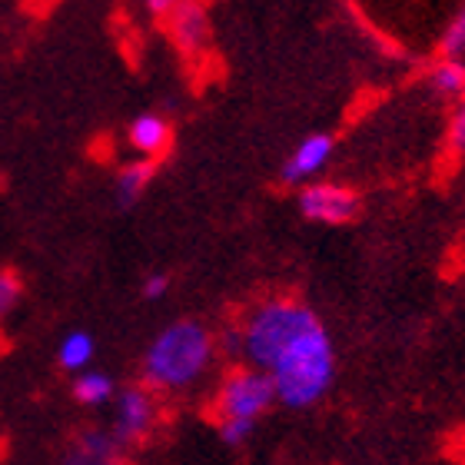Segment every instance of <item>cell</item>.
I'll use <instances>...</instances> for the list:
<instances>
[{
	"label": "cell",
	"instance_id": "9",
	"mask_svg": "<svg viewBox=\"0 0 465 465\" xmlns=\"http://www.w3.org/2000/svg\"><path fill=\"white\" fill-rule=\"evenodd\" d=\"M126 140H130V146L140 153V160H153V156L170 150L173 130H170V124H166V116L140 114L130 120V126H126Z\"/></svg>",
	"mask_w": 465,
	"mask_h": 465
},
{
	"label": "cell",
	"instance_id": "13",
	"mask_svg": "<svg viewBox=\"0 0 465 465\" xmlns=\"http://www.w3.org/2000/svg\"><path fill=\"white\" fill-rule=\"evenodd\" d=\"M429 80H432L436 94H442V97H465V64L459 57L439 60Z\"/></svg>",
	"mask_w": 465,
	"mask_h": 465
},
{
	"label": "cell",
	"instance_id": "4",
	"mask_svg": "<svg viewBox=\"0 0 465 465\" xmlns=\"http://www.w3.org/2000/svg\"><path fill=\"white\" fill-rule=\"evenodd\" d=\"M156 422V402L146 386H126L116 392V416H114V432L110 436L120 446H136L153 432Z\"/></svg>",
	"mask_w": 465,
	"mask_h": 465
},
{
	"label": "cell",
	"instance_id": "5",
	"mask_svg": "<svg viewBox=\"0 0 465 465\" xmlns=\"http://www.w3.org/2000/svg\"><path fill=\"white\" fill-rule=\"evenodd\" d=\"M300 213L312 223L340 226L359 213V196L336 183H310L300 193Z\"/></svg>",
	"mask_w": 465,
	"mask_h": 465
},
{
	"label": "cell",
	"instance_id": "16",
	"mask_svg": "<svg viewBox=\"0 0 465 465\" xmlns=\"http://www.w3.org/2000/svg\"><path fill=\"white\" fill-rule=\"evenodd\" d=\"M252 429H256L252 419H223L220 422V439H223L226 446H242L252 436Z\"/></svg>",
	"mask_w": 465,
	"mask_h": 465
},
{
	"label": "cell",
	"instance_id": "18",
	"mask_svg": "<svg viewBox=\"0 0 465 465\" xmlns=\"http://www.w3.org/2000/svg\"><path fill=\"white\" fill-rule=\"evenodd\" d=\"M449 143H452V150H459V153H465V97H462V104H459L456 116H452V130H449Z\"/></svg>",
	"mask_w": 465,
	"mask_h": 465
},
{
	"label": "cell",
	"instance_id": "1",
	"mask_svg": "<svg viewBox=\"0 0 465 465\" xmlns=\"http://www.w3.org/2000/svg\"><path fill=\"white\" fill-rule=\"evenodd\" d=\"M242 356L266 372L276 402L306 409L330 392L336 379V349L322 320L296 300H270L242 326Z\"/></svg>",
	"mask_w": 465,
	"mask_h": 465
},
{
	"label": "cell",
	"instance_id": "14",
	"mask_svg": "<svg viewBox=\"0 0 465 465\" xmlns=\"http://www.w3.org/2000/svg\"><path fill=\"white\" fill-rule=\"evenodd\" d=\"M20 296H24V282L17 272L0 270V320H7L10 312L17 310Z\"/></svg>",
	"mask_w": 465,
	"mask_h": 465
},
{
	"label": "cell",
	"instance_id": "20",
	"mask_svg": "<svg viewBox=\"0 0 465 465\" xmlns=\"http://www.w3.org/2000/svg\"><path fill=\"white\" fill-rule=\"evenodd\" d=\"M223 349L230 352V356H242V332H226L223 336Z\"/></svg>",
	"mask_w": 465,
	"mask_h": 465
},
{
	"label": "cell",
	"instance_id": "10",
	"mask_svg": "<svg viewBox=\"0 0 465 465\" xmlns=\"http://www.w3.org/2000/svg\"><path fill=\"white\" fill-rule=\"evenodd\" d=\"M153 176H156L153 160H134V163H126L124 170L116 173V183H114L116 206H120V210H134V206L143 200L146 186L153 183Z\"/></svg>",
	"mask_w": 465,
	"mask_h": 465
},
{
	"label": "cell",
	"instance_id": "12",
	"mask_svg": "<svg viewBox=\"0 0 465 465\" xmlns=\"http://www.w3.org/2000/svg\"><path fill=\"white\" fill-rule=\"evenodd\" d=\"M114 379L107 372H97V369H84L74 379V399L80 406H104V402L114 399Z\"/></svg>",
	"mask_w": 465,
	"mask_h": 465
},
{
	"label": "cell",
	"instance_id": "2",
	"mask_svg": "<svg viewBox=\"0 0 465 465\" xmlns=\"http://www.w3.org/2000/svg\"><path fill=\"white\" fill-rule=\"evenodd\" d=\"M213 362V336L203 322L176 320L153 336L143 352V382L153 389H186Z\"/></svg>",
	"mask_w": 465,
	"mask_h": 465
},
{
	"label": "cell",
	"instance_id": "3",
	"mask_svg": "<svg viewBox=\"0 0 465 465\" xmlns=\"http://www.w3.org/2000/svg\"><path fill=\"white\" fill-rule=\"evenodd\" d=\"M272 402H276V389H272L270 376L260 369H242L223 382L216 406H220L223 419H252L256 422Z\"/></svg>",
	"mask_w": 465,
	"mask_h": 465
},
{
	"label": "cell",
	"instance_id": "6",
	"mask_svg": "<svg viewBox=\"0 0 465 465\" xmlns=\"http://www.w3.org/2000/svg\"><path fill=\"white\" fill-rule=\"evenodd\" d=\"M60 465H126V449L104 429H84L70 439Z\"/></svg>",
	"mask_w": 465,
	"mask_h": 465
},
{
	"label": "cell",
	"instance_id": "15",
	"mask_svg": "<svg viewBox=\"0 0 465 465\" xmlns=\"http://www.w3.org/2000/svg\"><path fill=\"white\" fill-rule=\"evenodd\" d=\"M442 50H446V57H462L465 54V7L459 10L456 20L442 34Z\"/></svg>",
	"mask_w": 465,
	"mask_h": 465
},
{
	"label": "cell",
	"instance_id": "17",
	"mask_svg": "<svg viewBox=\"0 0 465 465\" xmlns=\"http://www.w3.org/2000/svg\"><path fill=\"white\" fill-rule=\"evenodd\" d=\"M166 290H170V276H166V272H150V276L143 280V286H140L143 300H150V302L163 300Z\"/></svg>",
	"mask_w": 465,
	"mask_h": 465
},
{
	"label": "cell",
	"instance_id": "8",
	"mask_svg": "<svg viewBox=\"0 0 465 465\" xmlns=\"http://www.w3.org/2000/svg\"><path fill=\"white\" fill-rule=\"evenodd\" d=\"M332 146H336V140H332L330 134L306 136V140L286 156V163H282V180H286V183H302V180L316 176L322 166L330 163Z\"/></svg>",
	"mask_w": 465,
	"mask_h": 465
},
{
	"label": "cell",
	"instance_id": "19",
	"mask_svg": "<svg viewBox=\"0 0 465 465\" xmlns=\"http://www.w3.org/2000/svg\"><path fill=\"white\" fill-rule=\"evenodd\" d=\"M176 4H180V0H143V7L150 10L153 17H166V14H170Z\"/></svg>",
	"mask_w": 465,
	"mask_h": 465
},
{
	"label": "cell",
	"instance_id": "7",
	"mask_svg": "<svg viewBox=\"0 0 465 465\" xmlns=\"http://www.w3.org/2000/svg\"><path fill=\"white\" fill-rule=\"evenodd\" d=\"M166 17H170V37L183 54L193 57L210 44V14L203 0H180Z\"/></svg>",
	"mask_w": 465,
	"mask_h": 465
},
{
	"label": "cell",
	"instance_id": "11",
	"mask_svg": "<svg viewBox=\"0 0 465 465\" xmlns=\"http://www.w3.org/2000/svg\"><path fill=\"white\" fill-rule=\"evenodd\" d=\"M94 352H97L94 336H90L87 330H74L60 340L57 362L67 369V372H84V369H90V362H94Z\"/></svg>",
	"mask_w": 465,
	"mask_h": 465
}]
</instances>
